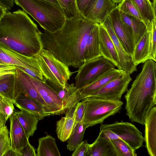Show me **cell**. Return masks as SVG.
Masks as SVG:
<instances>
[{"mask_svg": "<svg viewBox=\"0 0 156 156\" xmlns=\"http://www.w3.org/2000/svg\"><path fill=\"white\" fill-rule=\"evenodd\" d=\"M96 23L82 16L66 19L58 30L41 32L43 48L68 66L79 68L85 62L92 59L89 43Z\"/></svg>", "mask_w": 156, "mask_h": 156, "instance_id": "obj_1", "label": "cell"}, {"mask_svg": "<svg viewBox=\"0 0 156 156\" xmlns=\"http://www.w3.org/2000/svg\"><path fill=\"white\" fill-rule=\"evenodd\" d=\"M41 33L20 9L6 12L0 20V44L25 55L35 56L43 48Z\"/></svg>", "mask_w": 156, "mask_h": 156, "instance_id": "obj_2", "label": "cell"}, {"mask_svg": "<svg viewBox=\"0 0 156 156\" xmlns=\"http://www.w3.org/2000/svg\"><path fill=\"white\" fill-rule=\"evenodd\" d=\"M124 98L126 114L130 120L144 125L145 118L156 104V63L146 61Z\"/></svg>", "mask_w": 156, "mask_h": 156, "instance_id": "obj_3", "label": "cell"}, {"mask_svg": "<svg viewBox=\"0 0 156 156\" xmlns=\"http://www.w3.org/2000/svg\"><path fill=\"white\" fill-rule=\"evenodd\" d=\"M44 30L55 32L61 28L66 20L60 6L44 0H14Z\"/></svg>", "mask_w": 156, "mask_h": 156, "instance_id": "obj_4", "label": "cell"}, {"mask_svg": "<svg viewBox=\"0 0 156 156\" xmlns=\"http://www.w3.org/2000/svg\"><path fill=\"white\" fill-rule=\"evenodd\" d=\"M82 100L85 106L83 122L87 128L101 124L122 109L123 102L116 101L87 97Z\"/></svg>", "mask_w": 156, "mask_h": 156, "instance_id": "obj_5", "label": "cell"}, {"mask_svg": "<svg viewBox=\"0 0 156 156\" xmlns=\"http://www.w3.org/2000/svg\"><path fill=\"white\" fill-rule=\"evenodd\" d=\"M36 56L46 80L64 88L74 72L70 71L67 65L44 48Z\"/></svg>", "mask_w": 156, "mask_h": 156, "instance_id": "obj_6", "label": "cell"}, {"mask_svg": "<svg viewBox=\"0 0 156 156\" xmlns=\"http://www.w3.org/2000/svg\"><path fill=\"white\" fill-rule=\"evenodd\" d=\"M99 134L110 140H122L134 151L143 147L144 141L142 133L134 125L122 121L101 125Z\"/></svg>", "mask_w": 156, "mask_h": 156, "instance_id": "obj_7", "label": "cell"}, {"mask_svg": "<svg viewBox=\"0 0 156 156\" xmlns=\"http://www.w3.org/2000/svg\"><path fill=\"white\" fill-rule=\"evenodd\" d=\"M0 64L14 66L32 77L45 82L36 56L23 55L0 44Z\"/></svg>", "mask_w": 156, "mask_h": 156, "instance_id": "obj_8", "label": "cell"}, {"mask_svg": "<svg viewBox=\"0 0 156 156\" xmlns=\"http://www.w3.org/2000/svg\"><path fill=\"white\" fill-rule=\"evenodd\" d=\"M115 67L110 61L102 56L86 62L76 71L74 86L77 88H80L94 81Z\"/></svg>", "mask_w": 156, "mask_h": 156, "instance_id": "obj_9", "label": "cell"}, {"mask_svg": "<svg viewBox=\"0 0 156 156\" xmlns=\"http://www.w3.org/2000/svg\"><path fill=\"white\" fill-rule=\"evenodd\" d=\"M132 80L130 74L123 71L118 77L87 97L120 100L123 94L128 90L129 84Z\"/></svg>", "mask_w": 156, "mask_h": 156, "instance_id": "obj_10", "label": "cell"}, {"mask_svg": "<svg viewBox=\"0 0 156 156\" xmlns=\"http://www.w3.org/2000/svg\"><path fill=\"white\" fill-rule=\"evenodd\" d=\"M109 16L115 35L124 50L132 56L135 45L133 34L122 20L117 6Z\"/></svg>", "mask_w": 156, "mask_h": 156, "instance_id": "obj_11", "label": "cell"}, {"mask_svg": "<svg viewBox=\"0 0 156 156\" xmlns=\"http://www.w3.org/2000/svg\"><path fill=\"white\" fill-rule=\"evenodd\" d=\"M117 7L113 0H91L81 14L86 19L101 24Z\"/></svg>", "mask_w": 156, "mask_h": 156, "instance_id": "obj_12", "label": "cell"}, {"mask_svg": "<svg viewBox=\"0 0 156 156\" xmlns=\"http://www.w3.org/2000/svg\"><path fill=\"white\" fill-rule=\"evenodd\" d=\"M101 25L106 30L112 41L119 58L121 70L130 74L136 71V66L133 63L132 56L124 50L115 34L109 16Z\"/></svg>", "mask_w": 156, "mask_h": 156, "instance_id": "obj_13", "label": "cell"}, {"mask_svg": "<svg viewBox=\"0 0 156 156\" xmlns=\"http://www.w3.org/2000/svg\"><path fill=\"white\" fill-rule=\"evenodd\" d=\"M31 80L53 115L63 114L62 102L57 94L45 82L30 76Z\"/></svg>", "mask_w": 156, "mask_h": 156, "instance_id": "obj_14", "label": "cell"}, {"mask_svg": "<svg viewBox=\"0 0 156 156\" xmlns=\"http://www.w3.org/2000/svg\"><path fill=\"white\" fill-rule=\"evenodd\" d=\"M45 83L57 94L61 100L63 113L83 100L79 89L76 88L73 83H68L63 88L47 80H46Z\"/></svg>", "mask_w": 156, "mask_h": 156, "instance_id": "obj_15", "label": "cell"}, {"mask_svg": "<svg viewBox=\"0 0 156 156\" xmlns=\"http://www.w3.org/2000/svg\"><path fill=\"white\" fill-rule=\"evenodd\" d=\"M16 71V96L22 93L36 100L51 111L31 81L30 76L17 68Z\"/></svg>", "mask_w": 156, "mask_h": 156, "instance_id": "obj_16", "label": "cell"}, {"mask_svg": "<svg viewBox=\"0 0 156 156\" xmlns=\"http://www.w3.org/2000/svg\"><path fill=\"white\" fill-rule=\"evenodd\" d=\"M20 110L27 111L37 117L39 120L51 115L52 113L36 100L22 93L16 97L14 104Z\"/></svg>", "mask_w": 156, "mask_h": 156, "instance_id": "obj_17", "label": "cell"}, {"mask_svg": "<svg viewBox=\"0 0 156 156\" xmlns=\"http://www.w3.org/2000/svg\"><path fill=\"white\" fill-rule=\"evenodd\" d=\"M100 56L110 61L121 70L119 58L112 41L106 30L98 24Z\"/></svg>", "mask_w": 156, "mask_h": 156, "instance_id": "obj_18", "label": "cell"}, {"mask_svg": "<svg viewBox=\"0 0 156 156\" xmlns=\"http://www.w3.org/2000/svg\"><path fill=\"white\" fill-rule=\"evenodd\" d=\"M144 141L150 156H156V107L149 112L145 119Z\"/></svg>", "mask_w": 156, "mask_h": 156, "instance_id": "obj_19", "label": "cell"}, {"mask_svg": "<svg viewBox=\"0 0 156 156\" xmlns=\"http://www.w3.org/2000/svg\"><path fill=\"white\" fill-rule=\"evenodd\" d=\"M9 121L11 147L15 151L20 153L22 149L29 142V139L14 113L10 117Z\"/></svg>", "mask_w": 156, "mask_h": 156, "instance_id": "obj_20", "label": "cell"}, {"mask_svg": "<svg viewBox=\"0 0 156 156\" xmlns=\"http://www.w3.org/2000/svg\"><path fill=\"white\" fill-rule=\"evenodd\" d=\"M87 156H119L111 140L99 134L94 142L90 144Z\"/></svg>", "mask_w": 156, "mask_h": 156, "instance_id": "obj_21", "label": "cell"}, {"mask_svg": "<svg viewBox=\"0 0 156 156\" xmlns=\"http://www.w3.org/2000/svg\"><path fill=\"white\" fill-rule=\"evenodd\" d=\"M76 106L67 109L65 116L56 122V133L58 138L61 141H66L73 130Z\"/></svg>", "mask_w": 156, "mask_h": 156, "instance_id": "obj_22", "label": "cell"}, {"mask_svg": "<svg viewBox=\"0 0 156 156\" xmlns=\"http://www.w3.org/2000/svg\"><path fill=\"white\" fill-rule=\"evenodd\" d=\"M150 35V30H147L135 45L132 56L133 63L136 66L151 59Z\"/></svg>", "mask_w": 156, "mask_h": 156, "instance_id": "obj_23", "label": "cell"}, {"mask_svg": "<svg viewBox=\"0 0 156 156\" xmlns=\"http://www.w3.org/2000/svg\"><path fill=\"white\" fill-rule=\"evenodd\" d=\"M124 71L114 68L93 82L79 89L83 99L119 76Z\"/></svg>", "mask_w": 156, "mask_h": 156, "instance_id": "obj_24", "label": "cell"}, {"mask_svg": "<svg viewBox=\"0 0 156 156\" xmlns=\"http://www.w3.org/2000/svg\"><path fill=\"white\" fill-rule=\"evenodd\" d=\"M14 114L18 119L29 139L32 136L37 129L38 118L34 115L24 110L14 112Z\"/></svg>", "mask_w": 156, "mask_h": 156, "instance_id": "obj_25", "label": "cell"}, {"mask_svg": "<svg viewBox=\"0 0 156 156\" xmlns=\"http://www.w3.org/2000/svg\"><path fill=\"white\" fill-rule=\"evenodd\" d=\"M16 73L0 77V94L14 104L16 96Z\"/></svg>", "mask_w": 156, "mask_h": 156, "instance_id": "obj_26", "label": "cell"}, {"mask_svg": "<svg viewBox=\"0 0 156 156\" xmlns=\"http://www.w3.org/2000/svg\"><path fill=\"white\" fill-rule=\"evenodd\" d=\"M37 156H60L55 139L49 135L40 138Z\"/></svg>", "mask_w": 156, "mask_h": 156, "instance_id": "obj_27", "label": "cell"}, {"mask_svg": "<svg viewBox=\"0 0 156 156\" xmlns=\"http://www.w3.org/2000/svg\"><path fill=\"white\" fill-rule=\"evenodd\" d=\"M121 18L131 29L134 35L135 45L144 34L148 30L145 24L142 21L119 10Z\"/></svg>", "mask_w": 156, "mask_h": 156, "instance_id": "obj_28", "label": "cell"}, {"mask_svg": "<svg viewBox=\"0 0 156 156\" xmlns=\"http://www.w3.org/2000/svg\"><path fill=\"white\" fill-rule=\"evenodd\" d=\"M87 128L83 121L76 125L67 140V149L70 151H74L82 142L85 130Z\"/></svg>", "mask_w": 156, "mask_h": 156, "instance_id": "obj_29", "label": "cell"}, {"mask_svg": "<svg viewBox=\"0 0 156 156\" xmlns=\"http://www.w3.org/2000/svg\"><path fill=\"white\" fill-rule=\"evenodd\" d=\"M119 10L143 22L146 25L148 30H150L151 23L143 17L131 0H123L117 5Z\"/></svg>", "mask_w": 156, "mask_h": 156, "instance_id": "obj_30", "label": "cell"}, {"mask_svg": "<svg viewBox=\"0 0 156 156\" xmlns=\"http://www.w3.org/2000/svg\"><path fill=\"white\" fill-rule=\"evenodd\" d=\"M66 19L69 20L80 17L82 15L79 11L76 0H57Z\"/></svg>", "mask_w": 156, "mask_h": 156, "instance_id": "obj_31", "label": "cell"}, {"mask_svg": "<svg viewBox=\"0 0 156 156\" xmlns=\"http://www.w3.org/2000/svg\"><path fill=\"white\" fill-rule=\"evenodd\" d=\"M138 9L141 16L151 22L153 19L156 20L152 6L150 0H131Z\"/></svg>", "mask_w": 156, "mask_h": 156, "instance_id": "obj_32", "label": "cell"}, {"mask_svg": "<svg viewBox=\"0 0 156 156\" xmlns=\"http://www.w3.org/2000/svg\"><path fill=\"white\" fill-rule=\"evenodd\" d=\"M116 150L119 156H136L135 151L132 149L128 144L122 140H110Z\"/></svg>", "mask_w": 156, "mask_h": 156, "instance_id": "obj_33", "label": "cell"}, {"mask_svg": "<svg viewBox=\"0 0 156 156\" xmlns=\"http://www.w3.org/2000/svg\"><path fill=\"white\" fill-rule=\"evenodd\" d=\"M9 132L6 126H5L0 132V156L11 148Z\"/></svg>", "mask_w": 156, "mask_h": 156, "instance_id": "obj_34", "label": "cell"}, {"mask_svg": "<svg viewBox=\"0 0 156 156\" xmlns=\"http://www.w3.org/2000/svg\"><path fill=\"white\" fill-rule=\"evenodd\" d=\"M156 20L153 19L151 21V27L150 35V59L156 62Z\"/></svg>", "mask_w": 156, "mask_h": 156, "instance_id": "obj_35", "label": "cell"}, {"mask_svg": "<svg viewBox=\"0 0 156 156\" xmlns=\"http://www.w3.org/2000/svg\"><path fill=\"white\" fill-rule=\"evenodd\" d=\"M13 104L11 101L5 98L0 101V113L3 115L6 121L14 113Z\"/></svg>", "mask_w": 156, "mask_h": 156, "instance_id": "obj_36", "label": "cell"}, {"mask_svg": "<svg viewBox=\"0 0 156 156\" xmlns=\"http://www.w3.org/2000/svg\"><path fill=\"white\" fill-rule=\"evenodd\" d=\"M85 110V104L83 101L82 100L81 101L78 102L76 106L73 128L77 123L83 121Z\"/></svg>", "mask_w": 156, "mask_h": 156, "instance_id": "obj_37", "label": "cell"}, {"mask_svg": "<svg viewBox=\"0 0 156 156\" xmlns=\"http://www.w3.org/2000/svg\"><path fill=\"white\" fill-rule=\"evenodd\" d=\"M89 144L86 140L83 141L74 150L72 156H87Z\"/></svg>", "mask_w": 156, "mask_h": 156, "instance_id": "obj_38", "label": "cell"}, {"mask_svg": "<svg viewBox=\"0 0 156 156\" xmlns=\"http://www.w3.org/2000/svg\"><path fill=\"white\" fill-rule=\"evenodd\" d=\"M16 68L14 66L0 64V77L4 75L16 73Z\"/></svg>", "mask_w": 156, "mask_h": 156, "instance_id": "obj_39", "label": "cell"}, {"mask_svg": "<svg viewBox=\"0 0 156 156\" xmlns=\"http://www.w3.org/2000/svg\"><path fill=\"white\" fill-rule=\"evenodd\" d=\"M21 156H37L34 147L29 142L20 151Z\"/></svg>", "mask_w": 156, "mask_h": 156, "instance_id": "obj_40", "label": "cell"}, {"mask_svg": "<svg viewBox=\"0 0 156 156\" xmlns=\"http://www.w3.org/2000/svg\"><path fill=\"white\" fill-rule=\"evenodd\" d=\"M91 0H76L78 8L81 13Z\"/></svg>", "mask_w": 156, "mask_h": 156, "instance_id": "obj_41", "label": "cell"}, {"mask_svg": "<svg viewBox=\"0 0 156 156\" xmlns=\"http://www.w3.org/2000/svg\"><path fill=\"white\" fill-rule=\"evenodd\" d=\"M14 2V0H0V5L7 11L11 9L13 6Z\"/></svg>", "mask_w": 156, "mask_h": 156, "instance_id": "obj_42", "label": "cell"}, {"mask_svg": "<svg viewBox=\"0 0 156 156\" xmlns=\"http://www.w3.org/2000/svg\"><path fill=\"white\" fill-rule=\"evenodd\" d=\"M3 156H21V154L11 148L4 154Z\"/></svg>", "mask_w": 156, "mask_h": 156, "instance_id": "obj_43", "label": "cell"}, {"mask_svg": "<svg viewBox=\"0 0 156 156\" xmlns=\"http://www.w3.org/2000/svg\"><path fill=\"white\" fill-rule=\"evenodd\" d=\"M6 122L3 115L0 113V129H2L4 127Z\"/></svg>", "mask_w": 156, "mask_h": 156, "instance_id": "obj_44", "label": "cell"}, {"mask_svg": "<svg viewBox=\"0 0 156 156\" xmlns=\"http://www.w3.org/2000/svg\"><path fill=\"white\" fill-rule=\"evenodd\" d=\"M7 11L6 10L5 8L0 5V20L4 15L7 12Z\"/></svg>", "mask_w": 156, "mask_h": 156, "instance_id": "obj_45", "label": "cell"}, {"mask_svg": "<svg viewBox=\"0 0 156 156\" xmlns=\"http://www.w3.org/2000/svg\"><path fill=\"white\" fill-rule=\"evenodd\" d=\"M152 3L154 13L156 16V0H153Z\"/></svg>", "mask_w": 156, "mask_h": 156, "instance_id": "obj_46", "label": "cell"}, {"mask_svg": "<svg viewBox=\"0 0 156 156\" xmlns=\"http://www.w3.org/2000/svg\"><path fill=\"white\" fill-rule=\"evenodd\" d=\"M60 6L57 0H44Z\"/></svg>", "mask_w": 156, "mask_h": 156, "instance_id": "obj_47", "label": "cell"}, {"mask_svg": "<svg viewBox=\"0 0 156 156\" xmlns=\"http://www.w3.org/2000/svg\"><path fill=\"white\" fill-rule=\"evenodd\" d=\"M123 0H113V2L116 3H119Z\"/></svg>", "mask_w": 156, "mask_h": 156, "instance_id": "obj_48", "label": "cell"}, {"mask_svg": "<svg viewBox=\"0 0 156 156\" xmlns=\"http://www.w3.org/2000/svg\"><path fill=\"white\" fill-rule=\"evenodd\" d=\"M4 98L0 94V101Z\"/></svg>", "mask_w": 156, "mask_h": 156, "instance_id": "obj_49", "label": "cell"}, {"mask_svg": "<svg viewBox=\"0 0 156 156\" xmlns=\"http://www.w3.org/2000/svg\"><path fill=\"white\" fill-rule=\"evenodd\" d=\"M2 129H0V132L1 131V130Z\"/></svg>", "mask_w": 156, "mask_h": 156, "instance_id": "obj_50", "label": "cell"}]
</instances>
